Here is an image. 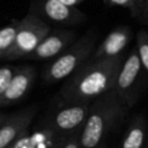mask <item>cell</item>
<instances>
[{"instance_id": "cell-3", "label": "cell", "mask_w": 148, "mask_h": 148, "mask_svg": "<svg viewBox=\"0 0 148 148\" xmlns=\"http://www.w3.org/2000/svg\"><path fill=\"white\" fill-rule=\"evenodd\" d=\"M95 45L96 35L92 31H89L81 38L74 40L66 50L54 57L53 60L44 68V81L47 83H57L71 76L92 56Z\"/></svg>"}, {"instance_id": "cell-10", "label": "cell", "mask_w": 148, "mask_h": 148, "mask_svg": "<svg viewBox=\"0 0 148 148\" xmlns=\"http://www.w3.org/2000/svg\"><path fill=\"white\" fill-rule=\"evenodd\" d=\"M36 77L35 68L31 66L15 67L14 74L6 88L3 95L0 97V106H7L21 101L30 90Z\"/></svg>"}, {"instance_id": "cell-12", "label": "cell", "mask_w": 148, "mask_h": 148, "mask_svg": "<svg viewBox=\"0 0 148 148\" xmlns=\"http://www.w3.org/2000/svg\"><path fill=\"white\" fill-rule=\"evenodd\" d=\"M146 138L145 120L142 117L133 119L123 141V148H142Z\"/></svg>"}, {"instance_id": "cell-13", "label": "cell", "mask_w": 148, "mask_h": 148, "mask_svg": "<svg viewBox=\"0 0 148 148\" xmlns=\"http://www.w3.org/2000/svg\"><path fill=\"white\" fill-rule=\"evenodd\" d=\"M108 3L110 6L127 8L133 17L145 24H148V8L146 0H108Z\"/></svg>"}, {"instance_id": "cell-18", "label": "cell", "mask_w": 148, "mask_h": 148, "mask_svg": "<svg viewBox=\"0 0 148 148\" xmlns=\"http://www.w3.org/2000/svg\"><path fill=\"white\" fill-rule=\"evenodd\" d=\"M81 130H79V131L72 133L71 135H68L65 139V141H64V143L61 145L60 148H81V143H80Z\"/></svg>"}, {"instance_id": "cell-6", "label": "cell", "mask_w": 148, "mask_h": 148, "mask_svg": "<svg viewBox=\"0 0 148 148\" xmlns=\"http://www.w3.org/2000/svg\"><path fill=\"white\" fill-rule=\"evenodd\" d=\"M90 102H65L49 120V132L52 136L65 139L81 130L87 119Z\"/></svg>"}, {"instance_id": "cell-5", "label": "cell", "mask_w": 148, "mask_h": 148, "mask_svg": "<svg viewBox=\"0 0 148 148\" xmlns=\"http://www.w3.org/2000/svg\"><path fill=\"white\" fill-rule=\"evenodd\" d=\"M142 87V65L138 54L136 49L132 50L131 53L124 59L121 67L118 72L113 89L131 109L140 96V89Z\"/></svg>"}, {"instance_id": "cell-17", "label": "cell", "mask_w": 148, "mask_h": 148, "mask_svg": "<svg viewBox=\"0 0 148 148\" xmlns=\"http://www.w3.org/2000/svg\"><path fill=\"white\" fill-rule=\"evenodd\" d=\"M15 67L14 66H9V65H5V66H0V97L3 95L6 88L9 84V81L14 74Z\"/></svg>"}, {"instance_id": "cell-4", "label": "cell", "mask_w": 148, "mask_h": 148, "mask_svg": "<svg viewBox=\"0 0 148 148\" xmlns=\"http://www.w3.org/2000/svg\"><path fill=\"white\" fill-rule=\"evenodd\" d=\"M50 31L51 28L44 20L32 13L27 14L18 21L14 44L5 59L14 60L29 56Z\"/></svg>"}, {"instance_id": "cell-19", "label": "cell", "mask_w": 148, "mask_h": 148, "mask_svg": "<svg viewBox=\"0 0 148 148\" xmlns=\"http://www.w3.org/2000/svg\"><path fill=\"white\" fill-rule=\"evenodd\" d=\"M62 3H65V5H67V6H71V7H75V6H77L79 3H81V2H83V1H86V0H60Z\"/></svg>"}, {"instance_id": "cell-1", "label": "cell", "mask_w": 148, "mask_h": 148, "mask_svg": "<svg viewBox=\"0 0 148 148\" xmlns=\"http://www.w3.org/2000/svg\"><path fill=\"white\" fill-rule=\"evenodd\" d=\"M123 53L110 58H89L61 87L59 95L64 102H91L113 89L124 61Z\"/></svg>"}, {"instance_id": "cell-9", "label": "cell", "mask_w": 148, "mask_h": 148, "mask_svg": "<svg viewBox=\"0 0 148 148\" xmlns=\"http://www.w3.org/2000/svg\"><path fill=\"white\" fill-rule=\"evenodd\" d=\"M36 112L37 108L34 105L15 114L7 116L0 124V148H7L24 132H27Z\"/></svg>"}, {"instance_id": "cell-16", "label": "cell", "mask_w": 148, "mask_h": 148, "mask_svg": "<svg viewBox=\"0 0 148 148\" xmlns=\"http://www.w3.org/2000/svg\"><path fill=\"white\" fill-rule=\"evenodd\" d=\"M7 148H37V142L34 135H30L29 132H24L18 139L10 143Z\"/></svg>"}, {"instance_id": "cell-20", "label": "cell", "mask_w": 148, "mask_h": 148, "mask_svg": "<svg viewBox=\"0 0 148 148\" xmlns=\"http://www.w3.org/2000/svg\"><path fill=\"white\" fill-rule=\"evenodd\" d=\"M65 139H66V138H65ZM65 139H59V140H58V141H57V142H56L51 148H60V147H61V145L64 143Z\"/></svg>"}, {"instance_id": "cell-2", "label": "cell", "mask_w": 148, "mask_h": 148, "mask_svg": "<svg viewBox=\"0 0 148 148\" xmlns=\"http://www.w3.org/2000/svg\"><path fill=\"white\" fill-rule=\"evenodd\" d=\"M128 110L114 89L94 98L90 102L88 116L81 130V148H98L104 138L121 121Z\"/></svg>"}, {"instance_id": "cell-22", "label": "cell", "mask_w": 148, "mask_h": 148, "mask_svg": "<svg viewBox=\"0 0 148 148\" xmlns=\"http://www.w3.org/2000/svg\"><path fill=\"white\" fill-rule=\"evenodd\" d=\"M146 3H147V8H148V0H146Z\"/></svg>"}, {"instance_id": "cell-14", "label": "cell", "mask_w": 148, "mask_h": 148, "mask_svg": "<svg viewBox=\"0 0 148 148\" xmlns=\"http://www.w3.org/2000/svg\"><path fill=\"white\" fill-rule=\"evenodd\" d=\"M18 27V21H15L6 27L0 28V59H5L9 50L12 49L16 31Z\"/></svg>"}, {"instance_id": "cell-11", "label": "cell", "mask_w": 148, "mask_h": 148, "mask_svg": "<svg viewBox=\"0 0 148 148\" xmlns=\"http://www.w3.org/2000/svg\"><path fill=\"white\" fill-rule=\"evenodd\" d=\"M132 37V30L130 27L123 25L113 29L104 40L95 49L91 58H110L123 53V50L127 46Z\"/></svg>"}, {"instance_id": "cell-23", "label": "cell", "mask_w": 148, "mask_h": 148, "mask_svg": "<svg viewBox=\"0 0 148 148\" xmlns=\"http://www.w3.org/2000/svg\"><path fill=\"white\" fill-rule=\"evenodd\" d=\"M102 148H105V147H102Z\"/></svg>"}, {"instance_id": "cell-8", "label": "cell", "mask_w": 148, "mask_h": 148, "mask_svg": "<svg viewBox=\"0 0 148 148\" xmlns=\"http://www.w3.org/2000/svg\"><path fill=\"white\" fill-rule=\"evenodd\" d=\"M75 40V32L72 30L58 29L50 31L37 47L27 56L31 60H47L57 57Z\"/></svg>"}, {"instance_id": "cell-15", "label": "cell", "mask_w": 148, "mask_h": 148, "mask_svg": "<svg viewBox=\"0 0 148 148\" xmlns=\"http://www.w3.org/2000/svg\"><path fill=\"white\" fill-rule=\"evenodd\" d=\"M136 51L142 68L148 73V31L140 30L136 34Z\"/></svg>"}, {"instance_id": "cell-21", "label": "cell", "mask_w": 148, "mask_h": 148, "mask_svg": "<svg viewBox=\"0 0 148 148\" xmlns=\"http://www.w3.org/2000/svg\"><path fill=\"white\" fill-rule=\"evenodd\" d=\"M6 117H7V116H3V114H0V124H1V123H2V121H3L5 119H6Z\"/></svg>"}, {"instance_id": "cell-24", "label": "cell", "mask_w": 148, "mask_h": 148, "mask_svg": "<svg viewBox=\"0 0 148 148\" xmlns=\"http://www.w3.org/2000/svg\"><path fill=\"white\" fill-rule=\"evenodd\" d=\"M147 148H148V146H147Z\"/></svg>"}, {"instance_id": "cell-7", "label": "cell", "mask_w": 148, "mask_h": 148, "mask_svg": "<svg viewBox=\"0 0 148 148\" xmlns=\"http://www.w3.org/2000/svg\"><path fill=\"white\" fill-rule=\"evenodd\" d=\"M30 13L37 15L45 22L50 21L66 25L80 24L86 20L84 13L75 7L62 3L60 0H35Z\"/></svg>"}]
</instances>
